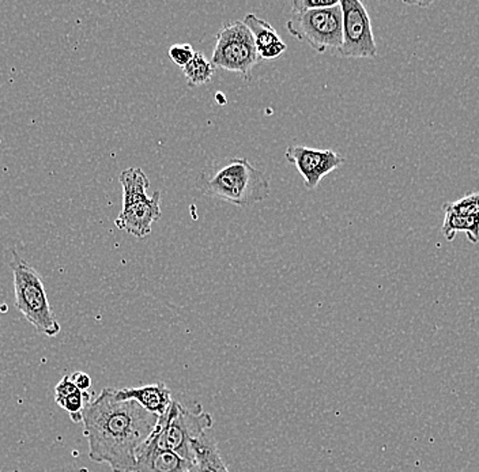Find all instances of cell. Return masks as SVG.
<instances>
[{"label": "cell", "instance_id": "1", "mask_svg": "<svg viewBox=\"0 0 479 472\" xmlns=\"http://www.w3.org/2000/svg\"><path fill=\"white\" fill-rule=\"evenodd\" d=\"M158 420L135 400H122L106 388L83 411L89 458L114 472H134L137 451L149 440Z\"/></svg>", "mask_w": 479, "mask_h": 472}, {"label": "cell", "instance_id": "2", "mask_svg": "<svg viewBox=\"0 0 479 472\" xmlns=\"http://www.w3.org/2000/svg\"><path fill=\"white\" fill-rule=\"evenodd\" d=\"M196 190L214 199L251 207L270 197V179L247 159H231L199 174Z\"/></svg>", "mask_w": 479, "mask_h": 472}, {"label": "cell", "instance_id": "3", "mask_svg": "<svg viewBox=\"0 0 479 472\" xmlns=\"http://www.w3.org/2000/svg\"><path fill=\"white\" fill-rule=\"evenodd\" d=\"M10 267L14 275L15 306L18 311L21 312L38 334L55 337L60 332V324L48 301L42 275L24 261L17 251L12 252Z\"/></svg>", "mask_w": 479, "mask_h": 472}, {"label": "cell", "instance_id": "4", "mask_svg": "<svg viewBox=\"0 0 479 472\" xmlns=\"http://www.w3.org/2000/svg\"><path fill=\"white\" fill-rule=\"evenodd\" d=\"M213 425V417L200 406H196V410H193L173 400L167 413L158 420L153 437L160 448L193 463V443L208 433Z\"/></svg>", "mask_w": 479, "mask_h": 472}, {"label": "cell", "instance_id": "5", "mask_svg": "<svg viewBox=\"0 0 479 472\" xmlns=\"http://www.w3.org/2000/svg\"><path fill=\"white\" fill-rule=\"evenodd\" d=\"M261 60L251 30L243 21L226 22L216 33L211 56L214 67L240 74L249 81L252 70Z\"/></svg>", "mask_w": 479, "mask_h": 472}, {"label": "cell", "instance_id": "6", "mask_svg": "<svg viewBox=\"0 0 479 472\" xmlns=\"http://www.w3.org/2000/svg\"><path fill=\"white\" fill-rule=\"evenodd\" d=\"M290 35L307 43L316 52L338 50L343 42V14L341 2L334 7L293 14L287 22Z\"/></svg>", "mask_w": 479, "mask_h": 472}, {"label": "cell", "instance_id": "7", "mask_svg": "<svg viewBox=\"0 0 479 472\" xmlns=\"http://www.w3.org/2000/svg\"><path fill=\"white\" fill-rule=\"evenodd\" d=\"M342 47L336 52L343 58H376L377 45L368 10L359 0H342Z\"/></svg>", "mask_w": 479, "mask_h": 472}, {"label": "cell", "instance_id": "8", "mask_svg": "<svg viewBox=\"0 0 479 472\" xmlns=\"http://www.w3.org/2000/svg\"><path fill=\"white\" fill-rule=\"evenodd\" d=\"M285 159L297 167L308 190H315L331 172L345 164V159L334 150L310 149L305 146H289Z\"/></svg>", "mask_w": 479, "mask_h": 472}, {"label": "cell", "instance_id": "9", "mask_svg": "<svg viewBox=\"0 0 479 472\" xmlns=\"http://www.w3.org/2000/svg\"><path fill=\"white\" fill-rule=\"evenodd\" d=\"M161 192L155 191L152 197L134 203L129 207H123L119 217L114 221V225L120 230L144 240L152 233L153 223L161 220Z\"/></svg>", "mask_w": 479, "mask_h": 472}, {"label": "cell", "instance_id": "10", "mask_svg": "<svg viewBox=\"0 0 479 472\" xmlns=\"http://www.w3.org/2000/svg\"><path fill=\"white\" fill-rule=\"evenodd\" d=\"M192 464L173 452L160 448L152 434L137 451L134 472H187Z\"/></svg>", "mask_w": 479, "mask_h": 472}, {"label": "cell", "instance_id": "11", "mask_svg": "<svg viewBox=\"0 0 479 472\" xmlns=\"http://www.w3.org/2000/svg\"><path fill=\"white\" fill-rule=\"evenodd\" d=\"M114 393L119 399L135 400L145 410L155 414L157 417L164 415L173 402L170 390L164 383L145 385V387L122 388V390H114Z\"/></svg>", "mask_w": 479, "mask_h": 472}, {"label": "cell", "instance_id": "12", "mask_svg": "<svg viewBox=\"0 0 479 472\" xmlns=\"http://www.w3.org/2000/svg\"><path fill=\"white\" fill-rule=\"evenodd\" d=\"M243 22L251 30L257 53L262 60L278 59L282 53L287 52V45L269 22L255 14L246 15Z\"/></svg>", "mask_w": 479, "mask_h": 472}, {"label": "cell", "instance_id": "13", "mask_svg": "<svg viewBox=\"0 0 479 472\" xmlns=\"http://www.w3.org/2000/svg\"><path fill=\"white\" fill-rule=\"evenodd\" d=\"M192 451L193 464L187 472H231L210 434H203L198 438L193 443Z\"/></svg>", "mask_w": 479, "mask_h": 472}, {"label": "cell", "instance_id": "14", "mask_svg": "<svg viewBox=\"0 0 479 472\" xmlns=\"http://www.w3.org/2000/svg\"><path fill=\"white\" fill-rule=\"evenodd\" d=\"M119 182L123 188V207H129L149 197L146 190L150 187V180L141 167H131L122 172Z\"/></svg>", "mask_w": 479, "mask_h": 472}, {"label": "cell", "instance_id": "15", "mask_svg": "<svg viewBox=\"0 0 479 472\" xmlns=\"http://www.w3.org/2000/svg\"><path fill=\"white\" fill-rule=\"evenodd\" d=\"M442 232L448 241H453L458 233H465L471 244L479 243V215L455 214L444 210Z\"/></svg>", "mask_w": 479, "mask_h": 472}, {"label": "cell", "instance_id": "16", "mask_svg": "<svg viewBox=\"0 0 479 472\" xmlns=\"http://www.w3.org/2000/svg\"><path fill=\"white\" fill-rule=\"evenodd\" d=\"M190 88L206 85L213 80L216 67L210 60L206 59L202 52H195L193 59L182 68Z\"/></svg>", "mask_w": 479, "mask_h": 472}, {"label": "cell", "instance_id": "17", "mask_svg": "<svg viewBox=\"0 0 479 472\" xmlns=\"http://www.w3.org/2000/svg\"><path fill=\"white\" fill-rule=\"evenodd\" d=\"M55 402L63 410L67 411L74 423H82L83 411H85L86 406L91 402V396L89 392L78 390L73 395L63 398V399L55 400Z\"/></svg>", "mask_w": 479, "mask_h": 472}, {"label": "cell", "instance_id": "18", "mask_svg": "<svg viewBox=\"0 0 479 472\" xmlns=\"http://www.w3.org/2000/svg\"><path fill=\"white\" fill-rule=\"evenodd\" d=\"M444 210L462 215H479V191L470 192L452 203H445Z\"/></svg>", "mask_w": 479, "mask_h": 472}, {"label": "cell", "instance_id": "19", "mask_svg": "<svg viewBox=\"0 0 479 472\" xmlns=\"http://www.w3.org/2000/svg\"><path fill=\"white\" fill-rule=\"evenodd\" d=\"M339 4V0H293L290 4L293 14H302L310 10L328 9Z\"/></svg>", "mask_w": 479, "mask_h": 472}, {"label": "cell", "instance_id": "20", "mask_svg": "<svg viewBox=\"0 0 479 472\" xmlns=\"http://www.w3.org/2000/svg\"><path fill=\"white\" fill-rule=\"evenodd\" d=\"M170 60L178 67H185L195 56V50H192L190 44H176L168 50Z\"/></svg>", "mask_w": 479, "mask_h": 472}, {"label": "cell", "instance_id": "21", "mask_svg": "<svg viewBox=\"0 0 479 472\" xmlns=\"http://www.w3.org/2000/svg\"><path fill=\"white\" fill-rule=\"evenodd\" d=\"M78 388L74 384L73 380H71L70 375H65L60 382L58 383L55 388V400L63 399V398H67V396L73 395L74 392H76Z\"/></svg>", "mask_w": 479, "mask_h": 472}, {"label": "cell", "instance_id": "22", "mask_svg": "<svg viewBox=\"0 0 479 472\" xmlns=\"http://www.w3.org/2000/svg\"><path fill=\"white\" fill-rule=\"evenodd\" d=\"M70 377L71 380H73L74 384H75V387L78 388L79 391L88 392V391L90 390L91 379L90 375H89L88 373L75 372L73 373Z\"/></svg>", "mask_w": 479, "mask_h": 472}, {"label": "cell", "instance_id": "23", "mask_svg": "<svg viewBox=\"0 0 479 472\" xmlns=\"http://www.w3.org/2000/svg\"><path fill=\"white\" fill-rule=\"evenodd\" d=\"M216 103H218L219 105H224V104H226V97L223 93H216Z\"/></svg>", "mask_w": 479, "mask_h": 472}]
</instances>
